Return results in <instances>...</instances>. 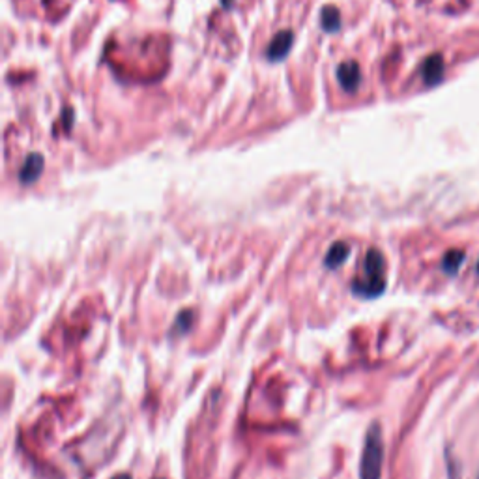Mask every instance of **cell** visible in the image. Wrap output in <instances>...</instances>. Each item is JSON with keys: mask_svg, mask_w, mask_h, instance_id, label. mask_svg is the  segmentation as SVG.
Listing matches in <instances>:
<instances>
[{"mask_svg": "<svg viewBox=\"0 0 479 479\" xmlns=\"http://www.w3.org/2000/svg\"><path fill=\"white\" fill-rule=\"evenodd\" d=\"M385 288V259L378 249H369L365 255L364 276L358 277L352 291L361 298L381 296Z\"/></svg>", "mask_w": 479, "mask_h": 479, "instance_id": "1", "label": "cell"}, {"mask_svg": "<svg viewBox=\"0 0 479 479\" xmlns=\"http://www.w3.org/2000/svg\"><path fill=\"white\" fill-rule=\"evenodd\" d=\"M442 72L444 64L438 57H431L427 62H425V66H423V77H425V81H427L429 84L438 83L440 77H442Z\"/></svg>", "mask_w": 479, "mask_h": 479, "instance_id": "7", "label": "cell"}, {"mask_svg": "<svg viewBox=\"0 0 479 479\" xmlns=\"http://www.w3.org/2000/svg\"><path fill=\"white\" fill-rule=\"evenodd\" d=\"M382 463H384V438L378 423H373L365 436L361 464H359V479H381Z\"/></svg>", "mask_w": 479, "mask_h": 479, "instance_id": "2", "label": "cell"}, {"mask_svg": "<svg viewBox=\"0 0 479 479\" xmlns=\"http://www.w3.org/2000/svg\"><path fill=\"white\" fill-rule=\"evenodd\" d=\"M349 255H350L349 244H344V242H335V244L329 247L328 253H326V257H324V264L328 266V268H332V270H335V268H339V266L346 261V257Z\"/></svg>", "mask_w": 479, "mask_h": 479, "instance_id": "5", "label": "cell"}, {"mask_svg": "<svg viewBox=\"0 0 479 479\" xmlns=\"http://www.w3.org/2000/svg\"><path fill=\"white\" fill-rule=\"evenodd\" d=\"M43 171V159L42 156H38V154H32L28 159L25 162V165H23L21 169V182L23 184H28V182H34L40 174H42Z\"/></svg>", "mask_w": 479, "mask_h": 479, "instance_id": "6", "label": "cell"}, {"mask_svg": "<svg viewBox=\"0 0 479 479\" xmlns=\"http://www.w3.org/2000/svg\"><path fill=\"white\" fill-rule=\"evenodd\" d=\"M322 25L328 32L337 30L339 26H341V17H339V11L335 8H326L322 11Z\"/></svg>", "mask_w": 479, "mask_h": 479, "instance_id": "8", "label": "cell"}, {"mask_svg": "<svg viewBox=\"0 0 479 479\" xmlns=\"http://www.w3.org/2000/svg\"><path fill=\"white\" fill-rule=\"evenodd\" d=\"M337 79L344 90L352 92L359 84V66L356 62L341 64L337 69Z\"/></svg>", "mask_w": 479, "mask_h": 479, "instance_id": "4", "label": "cell"}, {"mask_svg": "<svg viewBox=\"0 0 479 479\" xmlns=\"http://www.w3.org/2000/svg\"><path fill=\"white\" fill-rule=\"evenodd\" d=\"M292 40H294L292 32H288V30L279 32V34L271 40L270 47H268V51H266V57L270 58V60H274V62L281 60V58L285 57L288 51H291Z\"/></svg>", "mask_w": 479, "mask_h": 479, "instance_id": "3", "label": "cell"}, {"mask_svg": "<svg viewBox=\"0 0 479 479\" xmlns=\"http://www.w3.org/2000/svg\"><path fill=\"white\" fill-rule=\"evenodd\" d=\"M113 479H131V475H128V474H120V475H116V478H113Z\"/></svg>", "mask_w": 479, "mask_h": 479, "instance_id": "10", "label": "cell"}, {"mask_svg": "<svg viewBox=\"0 0 479 479\" xmlns=\"http://www.w3.org/2000/svg\"><path fill=\"white\" fill-rule=\"evenodd\" d=\"M461 261H463V253H461V251H451V253H448V257L444 259V268L453 274V271L458 270Z\"/></svg>", "mask_w": 479, "mask_h": 479, "instance_id": "9", "label": "cell"}]
</instances>
